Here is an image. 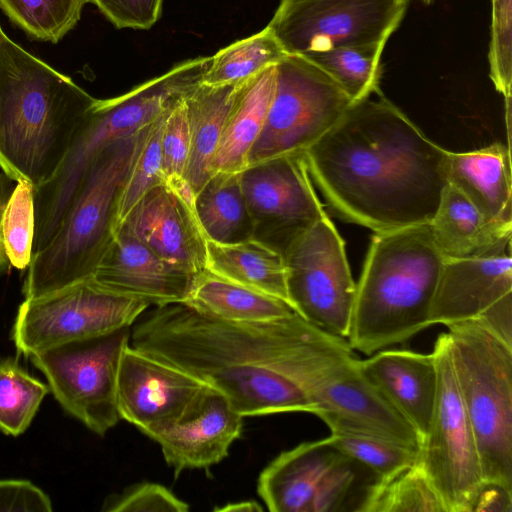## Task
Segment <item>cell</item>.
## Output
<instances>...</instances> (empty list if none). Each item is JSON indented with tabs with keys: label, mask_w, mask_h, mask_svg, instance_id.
Returning <instances> with one entry per match:
<instances>
[{
	"label": "cell",
	"mask_w": 512,
	"mask_h": 512,
	"mask_svg": "<svg viewBox=\"0 0 512 512\" xmlns=\"http://www.w3.org/2000/svg\"><path fill=\"white\" fill-rule=\"evenodd\" d=\"M448 152L380 96L352 103L304 156L337 216L384 232L430 222L448 184Z\"/></svg>",
	"instance_id": "cell-1"
},
{
	"label": "cell",
	"mask_w": 512,
	"mask_h": 512,
	"mask_svg": "<svg viewBox=\"0 0 512 512\" xmlns=\"http://www.w3.org/2000/svg\"><path fill=\"white\" fill-rule=\"evenodd\" d=\"M95 100L0 29V167L11 180L48 182Z\"/></svg>",
	"instance_id": "cell-2"
},
{
	"label": "cell",
	"mask_w": 512,
	"mask_h": 512,
	"mask_svg": "<svg viewBox=\"0 0 512 512\" xmlns=\"http://www.w3.org/2000/svg\"><path fill=\"white\" fill-rule=\"evenodd\" d=\"M444 262L428 223L375 232L356 284L350 346L371 355L429 327Z\"/></svg>",
	"instance_id": "cell-3"
},
{
	"label": "cell",
	"mask_w": 512,
	"mask_h": 512,
	"mask_svg": "<svg viewBox=\"0 0 512 512\" xmlns=\"http://www.w3.org/2000/svg\"><path fill=\"white\" fill-rule=\"evenodd\" d=\"M210 61V56L186 60L123 95L95 100L59 170L34 189L33 254L53 238L98 155L109 145L140 132L175 98L200 83Z\"/></svg>",
	"instance_id": "cell-4"
},
{
	"label": "cell",
	"mask_w": 512,
	"mask_h": 512,
	"mask_svg": "<svg viewBox=\"0 0 512 512\" xmlns=\"http://www.w3.org/2000/svg\"><path fill=\"white\" fill-rule=\"evenodd\" d=\"M148 126L109 145L94 160L53 238L32 256L25 299L92 275L113 239L119 194Z\"/></svg>",
	"instance_id": "cell-5"
},
{
	"label": "cell",
	"mask_w": 512,
	"mask_h": 512,
	"mask_svg": "<svg viewBox=\"0 0 512 512\" xmlns=\"http://www.w3.org/2000/svg\"><path fill=\"white\" fill-rule=\"evenodd\" d=\"M447 333L483 481L512 490V347L478 319L450 325Z\"/></svg>",
	"instance_id": "cell-6"
},
{
	"label": "cell",
	"mask_w": 512,
	"mask_h": 512,
	"mask_svg": "<svg viewBox=\"0 0 512 512\" xmlns=\"http://www.w3.org/2000/svg\"><path fill=\"white\" fill-rule=\"evenodd\" d=\"M432 354L437 392L418 461L445 512H472L484 483L477 445L457 384L449 336L438 335Z\"/></svg>",
	"instance_id": "cell-7"
},
{
	"label": "cell",
	"mask_w": 512,
	"mask_h": 512,
	"mask_svg": "<svg viewBox=\"0 0 512 512\" xmlns=\"http://www.w3.org/2000/svg\"><path fill=\"white\" fill-rule=\"evenodd\" d=\"M353 102L319 66L286 54L276 64V86L264 128L248 167L273 158L305 153L344 115Z\"/></svg>",
	"instance_id": "cell-8"
},
{
	"label": "cell",
	"mask_w": 512,
	"mask_h": 512,
	"mask_svg": "<svg viewBox=\"0 0 512 512\" xmlns=\"http://www.w3.org/2000/svg\"><path fill=\"white\" fill-rule=\"evenodd\" d=\"M143 300L110 292L90 277L39 297L18 309L11 339L26 357L66 342L128 328L148 308Z\"/></svg>",
	"instance_id": "cell-9"
},
{
	"label": "cell",
	"mask_w": 512,
	"mask_h": 512,
	"mask_svg": "<svg viewBox=\"0 0 512 512\" xmlns=\"http://www.w3.org/2000/svg\"><path fill=\"white\" fill-rule=\"evenodd\" d=\"M128 328L100 337L66 342L29 356L48 381L61 407L103 436L120 420L116 401L121 351Z\"/></svg>",
	"instance_id": "cell-10"
},
{
	"label": "cell",
	"mask_w": 512,
	"mask_h": 512,
	"mask_svg": "<svg viewBox=\"0 0 512 512\" xmlns=\"http://www.w3.org/2000/svg\"><path fill=\"white\" fill-rule=\"evenodd\" d=\"M409 0H280L267 27L290 55L387 43Z\"/></svg>",
	"instance_id": "cell-11"
},
{
	"label": "cell",
	"mask_w": 512,
	"mask_h": 512,
	"mask_svg": "<svg viewBox=\"0 0 512 512\" xmlns=\"http://www.w3.org/2000/svg\"><path fill=\"white\" fill-rule=\"evenodd\" d=\"M293 310L308 322L346 338L356 283L344 242L327 216L296 239L284 254Z\"/></svg>",
	"instance_id": "cell-12"
},
{
	"label": "cell",
	"mask_w": 512,
	"mask_h": 512,
	"mask_svg": "<svg viewBox=\"0 0 512 512\" xmlns=\"http://www.w3.org/2000/svg\"><path fill=\"white\" fill-rule=\"evenodd\" d=\"M254 237L286 253L292 243L328 216L313 187L304 153L270 159L240 173Z\"/></svg>",
	"instance_id": "cell-13"
},
{
	"label": "cell",
	"mask_w": 512,
	"mask_h": 512,
	"mask_svg": "<svg viewBox=\"0 0 512 512\" xmlns=\"http://www.w3.org/2000/svg\"><path fill=\"white\" fill-rule=\"evenodd\" d=\"M206 384L129 342L121 351L116 401L121 419L152 438L180 419Z\"/></svg>",
	"instance_id": "cell-14"
},
{
	"label": "cell",
	"mask_w": 512,
	"mask_h": 512,
	"mask_svg": "<svg viewBox=\"0 0 512 512\" xmlns=\"http://www.w3.org/2000/svg\"><path fill=\"white\" fill-rule=\"evenodd\" d=\"M116 231L194 274L206 269V236L196 217L194 201L166 183L148 191Z\"/></svg>",
	"instance_id": "cell-15"
},
{
	"label": "cell",
	"mask_w": 512,
	"mask_h": 512,
	"mask_svg": "<svg viewBox=\"0 0 512 512\" xmlns=\"http://www.w3.org/2000/svg\"><path fill=\"white\" fill-rule=\"evenodd\" d=\"M242 420L220 392L206 385L180 419L151 439L160 445L177 476L185 469L207 468L226 458L241 435Z\"/></svg>",
	"instance_id": "cell-16"
},
{
	"label": "cell",
	"mask_w": 512,
	"mask_h": 512,
	"mask_svg": "<svg viewBox=\"0 0 512 512\" xmlns=\"http://www.w3.org/2000/svg\"><path fill=\"white\" fill-rule=\"evenodd\" d=\"M196 275L158 257L126 233L116 231L90 278L110 292L163 306L183 303Z\"/></svg>",
	"instance_id": "cell-17"
},
{
	"label": "cell",
	"mask_w": 512,
	"mask_h": 512,
	"mask_svg": "<svg viewBox=\"0 0 512 512\" xmlns=\"http://www.w3.org/2000/svg\"><path fill=\"white\" fill-rule=\"evenodd\" d=\"M512 293L510 253L445 260L429 313V324L450 326L479 318Z\"/></svg>",
	"instance_id": "cell-18"
},
{
	"label": "cell",
	"mask_w": 512,
	"mask_h": 512,
	"mask_svg": "<svg viewBox=\"0 0 512 512\" xmlns=\"http://www.w3.org/2000/svg\"><path fill=\"white\" fill-rule=\"evenodd\" d=\"M360 367L366 378L413 426L422 443L437 392V369L432 352L382 349L368 359H360Z\"/></svg>",
	"instance_id": "cell-19"
},
{
	"label": "cell",
	"mask_w": 512,
	"mask_h": 512,
	"mask_svg": "<svg viewBox=\"0 0 512 512\" xmlns=\"http://www.w3.org/2000/svg\"><path fill=\"white\" fill-rule=\"evenodd\" d=\"M342 456L330 437L303 442L262 470L257 492L272 512H310L320 480Z\"/></svg>",
	"instance_id": "cell-20"
},
{
	"label": "cell",
	"mask_w": 512,
	"mask_h": 512,
	"mask_svg": "<svg viewBox=\"0 0 512 512\" xmlns=\"http://www.w3.org/2000/svg\"><path fill=\"white\" fill-rule=\"evenodd\" d=\"M433 242L445 260L510 252L512 226L486 218L454 186L447 184L428 223Z\"/></svg>",
	"instance_id": "cell-21"
},
{
	"label": "cell",
	"mask_w": 512,
	"mask_h": 512,
	"mask_svg": "<svg viewBox=\"0 0 512 512\" xmlns=\"http://www.w3.org/2000/svg\"><path fill=\"white\" fill-rule=\"evenodd\" d=\"M448 184L489 220L512 226L511 147L494 142L467 152H448Z\"/></svg>",
	"instance_id": "cell-22"
},
{
	"label": "cell",
	"mask_w": 512,
	"mask_h": 512,
	"mask_svg": "<svg viewBox=\"0 0 512 512\" xmlns=\"http://www.w3.org/2000/svg\"><path fill=\"white\" fill-rule=\"evenodd\" d=\"M276 86V65L237 84L213 160L214 173H241L259 138Z\"/></svg>",
	"instance_id": "cell-23"
},
{
	"label": "cell",
	"mask_w": 512,
	"mask_h": 512,
	"mask_svg": "<svg viewBox=\"0 0 512 512\" xmlns=\"http://www.w3.org/2000/svg\"><path fill=\"white\" fill-rule=\"evenodd\" d=\"M206 270L290 305L284 256L255 237L235 243L206 239Z\"/></svg>",
	"instance_id": "cell-24"
},
{
	"label": "cell",
	"mask_w": 512,
	"mask_h": 512,
	"mask_svg": "<svg viewBox=\"0 0 512 512\" xmlns=\"http://www.w3.org/2000/svg\"><path fill=\"white\" fill-rule=\"evenodd\" d=\"M236 85L198 83L183 93L190 129L186 183L195 195L213 176V160Z\"/></svg>",
	"instance_id": "cell-25"
},
{
	"label": "cell",
	"mask_w": 512,
	"mask_h": 512,
	"mask_svg": "<svg viewBox=\"0 0 512 512\" xmlns=\"http://www.w3.org/2000/svg\"><path fill=\"white\" fill-rule=\"evenodd\" d=\"M183 304L228 322L270 321L295 312L285 301L217 276L206 269L197 274Z\"/></svg>",
	"instance_id": "cell-26"
},
{
	"label": "cell",
	"mask_w": 512,
	"mask_h": 512,
	"mask_svg": "<svg viewBox=\"0 0 512 512\" xmlns=\"http://www.w3.org/2000/svg\"><path fill=\"white\" fill-rule=\"evenodd\" d=\"M194 210L206 239L235 243L254 237L240 173H214L195 195Z\"/></svg>",
	"instance_id": "cell-27"
},
{
	"label": "cell",
	"mask_w": 512,
	"mask_h": 512,
	"mask_svg": "<svg viewBox=\"0 0 512 512\" xmlns=\"http://www.w3.org/2000/svg\"><path fill=\"white\" fill-rule=\"evenodd\" d=\"M361 512H445L444 506L417 460L388 475L378 477L365 491Z\"/></svg>",
	"instance_id": "cell-28"
},
{
	"label": "cell",
	"mask_w": 512,
	"mask_h": 512,
	"mask_svg": "<svg viewBox=\"0 0 512 512\" xmlns=\"http://www.w3.org/2000/svg\"><path fill=\"white\" fill-rule=\"evenodd\" d=\"M286 53L266 26L211 56L201 82L208 86L236 85L263 69L276 65Z\"/></svg>",
	"instance_id": "cell-29"
},
{
	"label": "cell",
	"mask_w": 512,
	"mask_h": 512,
	"mask_svg": "<svg viewBox=\"0 0 512 512\" xmlns=\"http://www.w3.org/2000/svg\"><path fill=\"white\" fill-rule=\"evenodd\" d=\"M385 45L342 46L302 56L325 71L355 103L379 92L380 59Z\"/></svg>",
	"instance_id": "cell-30"
},
{
	"label": "cell",
	"mask_w": 512,
	"mask_h": 512,
	"mask_svg": "<svg viewBox=\"0 0 512 512\" xmlns=\"http://www.w3.org/2000/svg\"><path fill=\"white\" fill-rule=\"evenodd\" d=\"M49 392V386L16 359L0 360V431L12 436L24 433Z\"/></svg>",
	"instance_id": "cell-31"
},
{
	"label": "cell",
	"mask_w": 512,
	"mask_h": 512,
	"mask_svg": "<svg viewBox=\"0 0 512 512\" xmlns=\"http://www.w3.org/2000/svg\"><path fill=\"white\" fill-rule=\"evenodd\" d=\"M85 0H0V9L28 37L58 43L81 18Z\"/></svg>",
	"instance_id": "cell-32"
},
{
	"label": "cell",
	"mask_w": 512,
	"mask_h": 512,
	"mask_svg": "<svg viewBox=\"0 0 512 512\" xmlns=\"http://www.w3.org/2000/svg\"><path fill=\"white\" fill-rule=\"evenodd\" d=\"M332 445L355 463L366 466L377 477L415 463L419 450L396 441L358 431L332 432Z\"/></svg>",
	"instance_id": "cell-33"
},
{
	"label": "cell",
	"mask_w": 512,
	"mask_h": 512,
	"mask_svg": "<svg viewBox=\"0 0 512 512\" xmlns=\"http://www.w3.org/2000/svg\"><path fill=\"white\" fill-rule=\"evenodd\" d=\"M163 115L164 112L148 126L125 177L117 203L115 232L148 191L166 183L162 171L160 148Z\"/></svg>",
	"instance_id": "cell-34"
},
{
	"label": "cell",
	"mask_w": 512,
	"mask_h": 512,
	"mask_svg": "<svg viewBox=\"0 0 512 512\" xmlns=\"http://www.w3.org/2000/svg\"><path fill=\"white\" fill-rule=\"evenodd\" d=\"M34 234V189L24 181H17L7 200L2 218L5 253L14 268H28L33 256Z\"/></svg>",
	"instance_id": "cell-35"
},
{
	"label": "cell",
	"mask_w": 512,
	"mask_h": 512,
	"mask_svg": "<svg viewBox=\"0 0 512 512\" xmlns=\"http://www.w3.org/2000/svg\"><path fill=\"white\" fill-rule=\"evenodd\" d=\"M160 148L166 184L193 199L186 183L190 129L183 94L175 98L164 111Z\"/></svg>",
	"instance_id": "cell-36"
},
{
	"label": "cell",
	"mask_w": 512,
	"mask_h": 512,
	"mask_svg": "<svg viewBox=\"0 0 512 512\" xmlns=\"http://www.w3.org/2000/svg\"><path fill=\"white\" fill-rule=\"evenodd\" d=\"M491 40L488 61L490 79L504 100H511L512 0H491Z\"/></svg>",
	"instance_id": "cell-37"
},
{
	"label": "cell",
	"mask_w": 512,
	"mask_h": 512,
	"mask_svg": "<svg viewBox=\"0 0 512 512\" xmlns=\"http://www.w3.org/2000/svg\"><path fill=\"white\" fill-rule=\"evenodd\" d=\"M102 510L107 512H186L189 510V505L165 486L144 482L133 485L121 494L109 497Z\"/></svg>",
	"instance_id": "cell-38"
},
{
	"label": "cell",
	"mask_w": 512,
	"mask_h": 512,
	"mask_svg": "<svg viewBox=\"0 0 512 512\" xmlns=\"http://www.w3.org/2000/svg\"><path fill=\"white\" fill-rule=\"evenodd\" d=\"M118 29H150L161 17L163 0H91Z\"/></svg>",
	"instance_id": "cell-39"
},
{
	"label": "cell",
	"mask_w": 512,
	"mask_h": 512,
	"mask_svg": "<svg viewBox=\"0 0 512 512\" xmlns=\"http://www.w3.org/2000/svg\"><path fill=\"white\" fill-rule=\"evenodd\" d=\"M355 477L354 461L343 455L320 480L312 500L310 512L341 510Z\"/></svg>",
	"instance_id": "cell-40"
},
{
	"label": "cell",
	"mask_w": 512,
	"mask_h": 512,
	"mask_svg": "<svg viewBox=\"0 0 512 512\" xmlns=\"http://www.w3.org/2000/svg\"><path fill=\"white\" fill-rule=\"evenodd\" d=\"M53 510L49 496L28 480H0V511Z\"/></svg>",
	"instance_id": "cell-41"
},
{
	"label": "cell",
	"mask_w": 512,
	"mask_h": 512,
	"mask_svg": "<svg viewBox=\"0 0 512 512\" xmlns=\"http://www.w3.org/2000/svg\"><path fill=\"white\" fill-rule=\"evenodd\" d=\"M477 319L494 335L512 347V293L498 300Z\"/></svg>",
	"instance_id": "cell-42"
},
{
	"label": "cell",
	"mask_w": 512,
	"mask_h": 512,
	"mask_svg": "<svg viewBox=\"0 0 512 512\" xmlns=\"http://www.w3.org/2000/svg\"><path fill=\"white\" fill-rule=\"evenodd\" d=\"M475 511L511 512L512 490L484 482L472 509Z\"/></svg>",
	"instance_id": "cell-43"
},
{
	"label": "cell",
	"mask_w": 512,
	"mask_h": 512,
	"mask_svg": "<svg viewBox=\"0 0 512 512\" xmlns=\"http://www.w3.org/2000/svg\"><path fill=\"white\" fill-rule=\"evenodd\" d=\"M10 178L5 173H0V269L4 268L8 262L2 236V218L7 200L10 196Z\"/></svg>",
	"instance_id": "cell-44"
},
{
	"label": "cell",
	"mask_w": 512,
	"mask_h": 512,
	"mask_svg": "<svg viewBox=\"0 0 512 512\" xmlns=\"http://www.w3.org/2000/svg\"><path fill=\"white\" fill-rule=\"evenodd\" d=\"M219 510H223V511H258V510H262V507L255 501H245V502L228 504Z\"/></svg>",
	"instance_id": "cell-45"
},
{
	"label": "cell",
	"mask_w": 512,
	"mask_h": 512,
	"mask_svg": "<svg viewBox=\"0 0 512 512\" xmlns=\"http://www.w3.org/2000/svg\"><path fill=\"white\" fill-rule=\"evenodd\" d=\"M420 1L422 3H424V4H427V5H429V4H431L433 2V0H420Z\"/></svg>",
	"instance_id": "cell-46"
},
{
	"label": "cell",
	"mask_w": 512,
	"mask_h": 512,
	"mask_svg": "<svg viewBox=\"0 0 512 512\" xmlns=\"http://www.w3.org/2000/svg\"><path fill=\"white\" fill-rule=\"evenodd\" d=\"M0 29H1V27H0Z\"/></svg>",
	"instance_id": "cell-47"
}]
</instances>
